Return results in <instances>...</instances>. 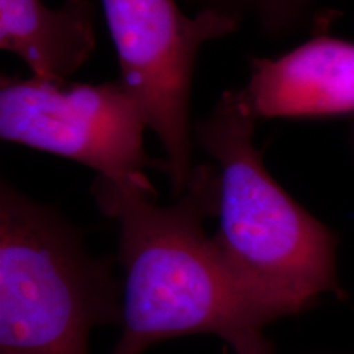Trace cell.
<instances>
[{
  "label": "cell",
  "instance_id": "obj_6",
  "mask_svg": "<svg viewBox=\"0 0 354 354\" xmlns=\"http://www.w3.org/2000/svg\"><path fill=\"white\" fill-rule=\"evenodd\" d=\"M238 94L254 120L317 118L354 112V43L318 30L279 57L251 59Z\"/></svg>",
  "mask_w": 354,
  "mask_h": 354
},
{
  "label": "cell",
  "instance_id": "obj_7",
  "mask_svg": "<svg viewBox=\"0 0 354 354\" xmlns=\"http://www.w3.org/2000/svg\"><path fill=\"white\" fill-rule=\"evenodd\" d=\"M97 10L92 0H0V48L13 53L33 76L69 81L97 48Z\"/></svg>",
  "mask_w": 354,
  "mask_h": 354
},
{
  "label": "cell",
  "instance_id": "obj_1",
  "mask_svg": "<svg viewBox=\"0 0 354 354\" xmlns=\"http://www.w3.org/2000/svg\"><path fill=\"white\" fill-rule=\"evenodd\" d=\"M91 194L99 210L120 227L123 268L122 336L113 354H143L184 335H216L234 354L269 346L263 325L203 228L216 216L220 172L198 165L172 205L156 203V190L97 176Z\"/></svg>",
  "mask_w": 354,
  "mask_h": 354
},
{
  "label": "cell",
  "instance_id": "obj_3",
  "mask_svg": "<svg viewBox=\"0 0 354 354\" xmlns=\"http://www.w3.org/2000/svg\"><path fill=\"white\" fill-rule=\"evenodd\" d=\"M110 259L55 207L0 180V354H88L94 326L122 323Z\"/></svg>",
  "mask_w": 354,
  "mask_h": 354
},
{
  "label": "cell",
  "instance_id": "obj_4",
  "mask_svg": "<svg viewBox=\"0 0 354 354\" xmlns=\"http://www.w3.org/2000/svg\"><path fill=\"white\" fill-rule=\"evenodd\" d=\"M100 2L120 81L165 149L172 196L180 197L196 169L190 97L198 53L203 44L240 32V25L214 12L189 17L177 0Z\"/></svg>",
  "mask_w": 354,
  "mask_h": 354
},
{
  "label": "cell",
  "instance_id": "obj_8",
  "mask_svg": "<svg viewBox=\"0 0 354 354\" xmlns=\"http://www.w3.org/2000/svg\"><path fill=\"white\" fill-rule=\"evenodd\" d=\"M197 12H214L250 25L268 41H286L304 32L326 28L338 15L322 7V0H184Z\"/></svg>",
  "mask_w": 354,
  "mask_h": 354
},
{
  "label": "cell",
  "instance_id": "obj_9",
  "mask_svg": "<svg viewBox=\"0 0 354 354\" xmlns=\"http://www.w3.org/2000/svg\"><path fill=\"white\" fill-rule=\"evenodd\" d=\"M253 354H276V353H274L272 346H271V344H269V346H266V348L261 349V351H256V353H253Z\"/></svg>",
  "mask_w": 354,
  "mask_h": 354
},
{
  "label": "cell",
  "instance_id": "obj_2",
  "mask_svg": "<svg viewBox=\"0 0 354 354\" xmlns=\"http://www.w3.org/2000/svg\"><path fill=\"white\" fill-rule=\"evenodd\" d=\"M254 130L238 88H228L194 123V141L220 172V227L212 236L264 326L342 287L336 234L277 184L256 148Z\"/></svg>",
  "mask_w": 354,
  "mask_h": 354
},
{
  "label": "cell",
  "instance_id": "obj_5",
  "mask_svg": "<svg viewBox=\"0 0 354 354\" xmlns=\"http://www.w3.org/2000/svg\"><path fill=\"white\" fill-rule=\"evenodd\" d=\"M149 130L120 79L102 84L2 77L0 138L68 158L117 184L156 190L146 169L161 166L145 149Z\"/></svg>",
  "mask_w": 354,
  "mask_h": 354
}]
</instances>
